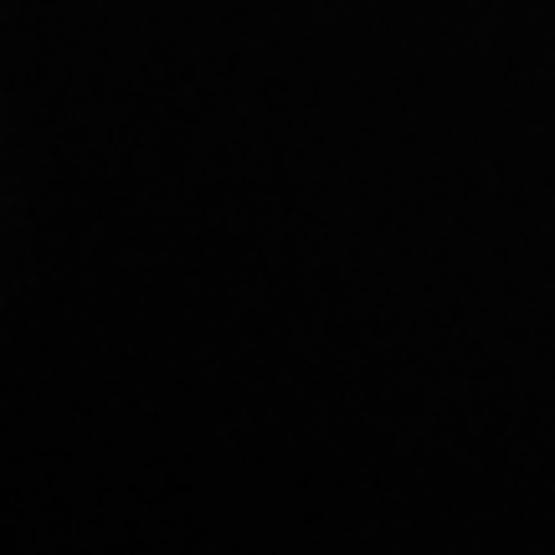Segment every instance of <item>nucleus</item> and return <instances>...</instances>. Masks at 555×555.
Here are the masks:
<instances>
[]
</instances>
